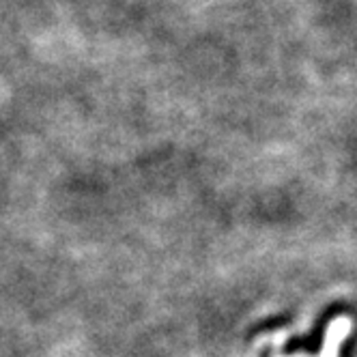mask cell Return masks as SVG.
<instances>
[{
  "label": "cell",
  "instance_id": "1",
  "mask_svg": "<svg viewBox=\"0 0 357 357\" xmlns=\"http://www.w3.org/2000/svg\"><path fill=\"white\" fill-rule=\"evenodd\" d=\"M353 329V321L344 314L336 317L329 323V327L325 329V340H323V349L319 357H338L340 355V347L347 340V336ZM280 357V355H275ZM295 357H305V355H295Z\"/></svg>",
  "mask_w": 357,
  "mask_h": 357
}]
</instances>
